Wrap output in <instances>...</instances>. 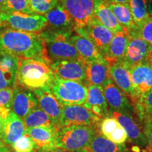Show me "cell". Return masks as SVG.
Masks as SVG:
<instances>
[{"label": "cell", "mask_w": 152, "mask_h": 152, "mask_svg": "<svg viewBox=\"0 0 152 152\" xmlns=\"http://www.w3.org/2000/svg\"><path fill=\"white\" fill-rule=\"evenodd\" d=\"M106 3L112 4H128L129 0H104Z\"/></svg>", "instance_id": "42"}, {"label": "cell", "mask_w": 152, "mask_h": 152, "mask_svg": "<svg viewBox=\"0 0 152 152\" xmlns=\"http://www.w3.org/2000/svg\"><path fill=\"white\" fill-rule=\"evenodd\" d=\"M17 85V74L0 67V90L14 89Z\"/></svg>", "instance_id": "34"}, {"label": "cell", "mask_w": 152, "mask_h": 152, "mask_svg": "<svg viewBox=\"0 0 152 152\" xmlns=\"http://www.w3.org/2000/svg\"><path fill=\"white\" fill-rule=\"evenodd\" d=\"M58 4V0H29L30 11L33 14L45 15Z\"/></svg>", "instance_id": "31"}, {"label": "cell", "mask_w": 152, "mask_h": 152, "mask_svg": "<svg viewBox=\"0 0 152 152\" xmlns=\"http://www.w3.org/2000/svg\"><path fill=\"white\" fill-rule=\"evenodd\" d=\"M119 123L113 116H106L101 120L99 129L100 132L106 138L119 126Z\"/></svg>", "instance_id": "35"}, {"label": "cell", "mask_w": 152, "mask_h": 152, "mask_svg": "<svg viewBox=\"0 0 152 152\" xmlns=\"http://www.w3.org/2000/svg\"><path fill=\"white\" fill-rule=\"evenodd\" d=\"M74 152H88V151H87V150L84 148V149H80V150H79V151H74Z\"/></svg>", "instance_id": "48"}, {"label": "cell", "mask_w": 152, "mask_h": 152, "mask_svg": "<svg viewBox=\"0 0 152 152\" xmlns=\"http://www.w3.org/2000/svg\"><path fill=\"white\" fill-rule=\"evenodd\" d=\"M112 116L117 121L126 132L129 142L142 151L147 149V139L144 135L142 125L133 115L118 111H112Z\"/></svg>", "instance_id": "10"}, {"label": "cell", "mask_w": 152, "mask_h": 152, "mask_svg": "<svg viewBox=\"0 0 152 152\" xmlns=\"http://www.w3.org/2000/svg\"><path fill=\"white\" fill-rule=\"evenodd\" d=\"M9 149L7 144L2 141H0V152H9Z\"/></svg>", "instance_id": "43"}, {"label": "cell", "mask_w": 152, "mask_h": 152, "mask_svg": "<svg viewBox=\"0 0 152 152\" xmlns=\"http://www.w3.org/2000/svg\"><path fill=\"white\" fill-rule=\"evenodd\" d=\"M142 129L147 139L148 149L152 152V122H146L142 124Z\"/></svg>", "instance_id": "39"}, {"label": "cell", "mask_w": 152, "mask_h": 152, "mask_svg": "<svg viewBox=\"0 0 152 152\" xmlns=\"http://www.w3.org/2000/svg\"><path fill=\"white\" fill-rule=\"evenodd\" d=\"M5 28H6L4 22L2 19H1V13H0V31H1V30H4V29H5Z\"/></svg>", "instance_id": "46"}, {"label": "cell", "mask_w": 152, "mask_h": 152, "mask_svg": "<svg viewBox=\"0 0 152 152\" xmlns=\"http://www.w3.org/2000/svg\"><path fill=\"white\" fill-rule=\"evenodd\" d=\"M143 152H151V151H150V150H149V149H147V150H145V151H144Z\"/></svg>", "instance_id": "49"}, {"label": "cell", "mask_w": 152, "mask_h": 152, "mask_svg": "<svg viewBox=\"0 0 152 152\" xmlns=\"http://www.w3.org/2000/svg\"><path fill=\"white\" fill-rule=\"evenodd\" d=\"M107 4L118 23L127 33L137 30L128 4Z\"/></svg>", "instance_id": "27"}, {"label": "cell", "mask_w": 152, "mask_h": 152, "mask_svg": "<svg viewBox=\"0 0 152 152\" xmlns=\"http://www.w3.org/2000/svg\"><path fill=\"white\" fill-rule=\"evenodd\" d=\"M133 108L142 125L146 122H152V90L142 96Z\"/></svg>", "instance_id": "28"}, {"label": "cell", "mask_w": 152, "mask_h": 152, "mask_svg": "<svg viewBox=\"0 0 152 152\" xmlns=\"http://www.w3.org/2000/svg\"><path fill=\"white\" fill-rule=\"evenodd\" d=\"M72 34L52 31L47 29L39 33L45 43L47 56L51 62L81 59L69 39Z\"/></svg>", "instance_id": "4"}, {"label": "cell", "mask_w": 152, "mask_h": 152, "mask_svg": "<svg viewBox=\"0 0 152 152\" xmlns=\"http://www.w3.org/2000/svg\"><path fill=\"white\" fill-rule=\"evenodd\" d=\"M129 37L125 56L121 61L129 68L147 62L152 46L139 36L137 30L127 33Z\"/></svg>", "instance_id": "11"}, {"label": "cell", "mask_w": 152, "mask_h": 152, "mask_svg": "<svg viewBox=\"0 0 152 152\" xmlns=\"http://www.w3.org/2000/svg\"><path fill=\"white\" fill-rule=\"evenodd\" d=\"M10 111V109H0V139L2 138L3 137L5 120L7 118V115H8V114Z\"/></svg>", "instance_id": "40"}, {"label": "cell", "mask_w": 152, "mask_h": 152, "mask_svg": "<svg viewBox=\"0 0 152 152\" xmlns=\"http://www.w3.org/2000/svg\"><path fill=\"white\" fill-rule=\"evenodd\" d=\"M50 65L42 60L20 59L17 85L33 92L44 87H51L55 75Z\"/></svg>", "instance_id": "2"}, {"label": "cell", "mask_w": 152, "mask_h": 152, "mask_svg": "<svg viewBox=\"0 0 152 152\" xmlns=\"http://www.w3.org/2000/svg\"><path fill=\"white\" fill-rule=\"evenodd\" d=\"M85 77L87 85H94L102 87L106 86L112 80L107 61H91L86 63Z\"/></svg>", "instance_id": "19"}, {"label": "cell", "mask_w": 152, "mask_h": 152, "mask_svg": "<svg viewBox=\"0 0 152 152\" xmlns=\"http://www.w3.org/2000/svg\"><path fill=\"white\" fill-rule=\"evenodd\" d=\"M130 71L137 102L142 96L152 90V68L147 62H144L130 68Z\"/></svg>", "instance_id": "16"}, {"label": "cell", "mask_w": 152, "mask_h": 152, "mask_svg": "<svg viewBox=\"0 0 152 152\" xmlns=\"http://www.w3.org/2000/svg\"><path fill=\"white\" fill-rule=\"evenodd\" d=\"M101 120L83 105L62 106L58 128L72 125L99 126Z\"/></svg>", "instance_id": "7"}, {"label": "cell", "mask_w": 152, "mask_h": 152, "mask_svg": "<svg viewBox=\"0 0 152 152\" xmlns=\"http://www.w3.org/2000/svg\"><path fill=\"white\" fill-rule=\"evenodd\" d=\"M26 132V128L23 120L11 111L5 120L3 137L1 138L2 142L7 146H11L20 137L24 135Z\"/></svg>", "instance_id": "22"}, {"label": "cell", "mask_w": 152, "mask_h": 152, "mask_svg": "<svg viewBox=\"0 0 152 152\" xmlns=\"http://www.w3.org/2000/svg\"><path fill=\"white\" fill-rule=\"evenodd\" d=\"M6 1H7V0H0V11L3 9Z\"/></svg>", "instance_id": "47"}, {"label": "cell", "mask_w": 152, "mask_h": 152, "mask_svg": "<svg viewBox=\"0 0 152 152\" xmlns=\"http://www.w3.org/2000/svg\"><path fill=\"white\" fill-rule=\"evenodd\" d=\"M123 152H133L132 151H128V149H126V150H125L124 151H123Z\"/></svg>", "instance_id": "50"}, {"label": "cell", "mask_w": 152, "mask_h": 152, "mask_svg": "<svg viewBox=\"0 0 152 152\" xmlns=\"http://www.w3.org/2000/svg\"><path fill=\"white\" fill-rule=\"evenodd\" d=\"M93 16L113 34L124 31L104 0H94Z\"/></svg>", "instance_id": "23"}, {"label": "cell", "mask_w": 152, "mask_h": 152, "mask_svg": "<svg viewBox=\"0 0 152 152\" xmlns=\"http://www.w3.org/2000/svg\"><path fill=\"white\" fill-rule=\"evenodd\" d=\"M37 152H68L59 148H49L45 149H38Z\"/></svg>", "instance_id": "41"}, {"label": "cell", "mask_w": 152, "mask_h": 152, "mask_svg": "<svg viewBox=\"0 0 152 152\" xmlns=\"http://www.w3.org/2000/svg\"><path fill=\"white\" fill-rule=\"evenodd\" d=\"M14 96V89L0 90V109H10Z\"/></svg>", "instance_id": "37"}, {"label": "cell", "mask_w": 152, "mask_h": 152, "mask_svg": "<svg viewBox=\"0 0 152 152\" xmlns=\"http://www.w3.org/2000/svg\"><path fill=\"white\" fill-rule=\"evenodd\" d=\"M37 107V100L30 90L16 85L14 89V96L11 111L23 119L28 113Z\"/></svg>", "instance_id": "18"}, {"label": "cell", "mask_w": 152, "mask_h": 152, "mask_svg": "<svg viewBox=\"0 0 152 152\" xmlns=\"http://www.w3.org/2000/svg\"><path fill=\"white\" fill-rule=\"evenodd\" d=\"M85 66L86 63L82 59L56 61L50 65L55 77L86 84Z\"/></svg>", "instance_id": "12"}, {"label": "cell", "mask_w": 152, "mask_h": 152, "mask_svg": "<svg viewBox=\"0 0 152 152\" xmlns=\"http://www.w3.org/2000/svg\"><path fill=\"white\" fill-rule=\"evenodd\" d=\"M99 126L72 125L58 128L54 142V148H59L68 152L84 149L98 132Z\"/></svg>", "instance_id": "3"}, {"label": "cell", "mask_w": 152, "mask_h": 152, "mask_svg": "<svg viewBox=\"0 0 152 152\" xmlns=\"http://www.w3.org/2000/svg\"><path fill=\"white\" fill-rule=\"evenodd\" d=\"M0 53L16 56L20 60L37 59L52 64L39 33L5 28L0 31Z\"/></svg>", "instance_id": "1"}, {"label": "cell", "mask_w": 152, "mask_h": 152, "mask_svg": "<svg viewBox=\"0 0 152 152\" xmlns=\"http://www.w3.org/2000/svg\"><path fill=\"white\" fill-rule=\"evenodd\" d=\"M83 106L90 109L100 119L109 116V106L104 97L103 89L94 85H87V96Z\"/></svg>", "instance_id": "20"}, {"label": "cell", "mask_w": 152, "mask_h": 152, "mask_svg": "<svg viewBox=\"0 0 152 152\" xmlns=\"http://www.w3.org/2000/svg\"><path fill=\"white\" fill-rule=\"evenodd\" d=\"M51 90L61 106L83 105L87 96V85L77 81L55 77Z\"/></svg>", "instance_id": "5"}, {"label": "cell", "mask_w": 152, "mask_h": 152, "mask_svg": "<svg viewBox=\"0 0 152 152\" xmlns=\"http://www.w3.org/2000/svg\"><path fill=\"white\" fill-rule=\"evenodd\" d=\"M9 152H16V151H9Z\"/></svg>", "instance_id": "51"}, {"label": "cell", "mask_w": 152, "mask_h": 152, "mask_svg": "<svg viewBox=\"0 0 152 152\" xmlns=\"http://www.w3.org/2000/svg\"><path fill=\"white\" fill-rule=\"evenodd\" d=\"M112 81L130 99L132 106L137 102V96L131 80L130 68L122 61H107Z\"/></svg>", "instance_id": "13"}, {"label": "cell", "mask_w": 152, "mask_h": 152, "mask_svg": "<svg viewBox=\"0 0 152 152\" xmlns=\"http://www.w3.org/2000/svg\"><path fill=\"white\" fill-rule=\"evenodd\" d=\"M22 120L26 130L33 128H39V127L51 128V127L56 126L53 124L48 115L37 107L33 109Z\"/></svg>", "instance_id": "29"}, {"label": "cell", "mask_w": 152, "mask_h": 152, "mask_svg": "<svg viewBox=\"0 0 152 152\" xmlns=\"http://www.w3.org/2000/svg\"><path fill=\"white\" fill-rule=\"evenodd\" d=\"M76 34L88 39L94 44L104 57L106 56L108 47L114 34L104 26L94 16L84 28L74 30Z\"/></svg>", "instance_id": "8"}, {"label": "cell", "mask_w": 152, "mask_h": 152, "mask_svg": "<svg viewBox=\"0 0 152 152\" xmlns=\"http://www.w3.org/2000/svg\"><path fill=\"white\" fill-rule=\"evenodd\" d=\"M58 127H39L26 130L27 134L32 139L37 149L54 148V142Z\"/></svg>", "instance_id": "24"}, {"label": "cell", "mask_w": 152, "mask_h": 152, "mask_svg": "<svg viewBox=\"0 0 152 152\" xmlns=\"http://www.w3.org/2000/svg\"><path fill=\"white\" fill-rule=\"evenodd\" d=\"M37 100V106L50 118L53 124L58 127L62 106L53 94L50 87H44L33 91Z\"/></svg>", "instance_id": "17"}, {"label": "cell", "mask_w": 152, "mask_h": 152, "mask_svg": "<svg viewBox=\"0 0 152 152\" xmlns=\"http://www.w3.org/2000/svg\"><path fill=\"white\" fill-rule=\"evenodd\" d=\"M107 138L115 144H124L128 140V136L122 127L119 125Z\"/></svg>", "instance_id": "38"}, {"label": "cell", "mask_w": 152, "mask_h": 152, "mask_svg": "<svg viewBox=\"0 0 152 152\" xmlns=\"http://www.w3.org/2000/svg\"><path fill=\"white\" fill-rule=\"evenodd\" d=\"M128 4L137 30L150 16L147 0H129Z\"/></svg>", "instance_id": "30"}, {"label": "cell", "mask_w": 152, "mask_h": 152, "mask_svg": "<svg viewBox=\"0 0 152 152\" xmlns=\"http://www.w3.org/2000/svg\"><path fill=\"white\" fill-rule=\"evenodd\" d=\"M44 16L47 19L45 29L67 33H73L74 31L73 18L59 3Z\"/></svg>", "instance_id": "15"}, {"label": "cell", "mask_w": 152, "mask_h": 152, "mask_svg": "<svg viewBox=\"0 0 152 152\" xmlns=\"http://www.w3.org/2000/svg\"><path fill=\"white\" fill-rule=\"evenodd\" d=\"M128 42V35L125 30L114 34L104 56L106 61H123L126 53Z\"/></svg>", "instance_id": "25"}, {"label": "cell", "mask_w": 152, "mask_h": 152, "mask_svg": "<svg viewBox=\"0 0 152 152\" xmlns=\"http://www.w3.org/2000/svg\"><path fill=\"white\" fill-rule=\"evenodd\" d=\"M73 18L74 30L84 28L94 15V0H58Z\"/></svg>", "instance_id": "9"}, {"label": "cell", "mask_w": 152, "mask_h": 152, "mask_svg": "<svg viewBox=\"0 0 152 152\" xmlns=\"http://www.w3.org/2000/svg\"><path fill=\"white\" fill-rule=\"evenodd\" d=\"M104 97L108 106L113 110L128 115H135L130 99L111 80L103 88Z\"/></svg>", "instance_id": "14"}, {"label": "cell", "mask_w": 152, "mask_h": 152, "mask_svg": "<svg viewBox=\"0 0 152 152\" xmlns=\"http://www.w3.org/2000/svg\"><path fill=\"white\" fill-rule=\"evenodd\" d=\"M0 13L7 28L26 33H40L47 27V19L42 15L18 11H0Z\"/></svg>", "instance_id": "6"}, {"label": "cell", "mask_w": 152, "mask_h": 152, "mask_svg": "<svg viewBox=\"0 0 152 152\" xmlns=\"http://www.w3.org/2000/svg\"><path fill=\"white\" fill-rule=\"evenodd\" d=\"M137 32L143 40L152 46V17L149 16Z\"/></svg>", "instance_id": "36"}, {"label": "cell", "mask_w": 152, "mask_h": 152, "mask_svg": "<svg viewBox=\"0 0 152 152\" xmlns=\"http://www.w3.org/2000/svg\"><path fill=\"white\" fill-rule=\"evenodd\" d=\"M80 57L85 63L91 61H106L105 58L101 54L99 51L88 39L77 34H72L69 37Z\"/></svg>", "instance_id": "21"}, {"label": "cell", "mask_w": 152, "mask_h": 152, "mask_svg": "<svg viewBox=\"0 0 152 152\" xmlns=\"http://www.w3.org/2000/svg\"><path fill=\"white\" fill-rule=\"evenodd\" d=\"M147 2L149 16L152 17V0H147Z\"/></svg>", "instance_id": "44"}, {"label": "cell", "mask_w": 152, "mask_h": 152, "mask_svg": "<svg viewBox=\"0 0 152 152\" xmlns=\"http://www.w3.org/2000/svg\"><path fill=\"white\" fill-rule=\"evenodd\" d=\"M1 11H18L33 14L30 9L29 0H7Z\"/></svg>", "instance_id": "33"}, {"label": "cell", "mask_w": 152, "mask_h": 152, "mask_svg": "<svg viewBox=\"0 0 152 152\" xmlns=\"http://www.w3.org/2000/svg\"><path fill=\"white\" fill-rule=\"evenodd\" d=\"M85 149L88 152H123L127 149L125 144H115L104 136L99 130Z\"/></svg>", "instance_id": "26"}, {"label": "cell", "mask_w": 152, "mask_h": 152, "mask_svg": "<svg viewBox=\"0 0 152 152\" xmlns=\"http://www.w3.org/2000/svg\"><path fill=\"white\" fill-rule=\"evenodd\" d=\"M147 62V64L150 66V67L152 68V49H151V52H150L149 56H148Z\"/></svg>", "instance_id": "45"}, {"label": "cell", "mask_w": 152, "mask_h": 152, "mask_svg": "<svg viewBox=\"0 0 152 152\" xmlns=\"http://www.w3.org/2000/svg\"><path fill=\"white\" fill-rule=\"evenodd\" d=\"M11 147L16 152H34L38 150L32 139L27 134L20 137Z\"/></svg>", "instance_id": "32"}]
</instances>
